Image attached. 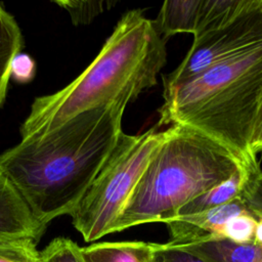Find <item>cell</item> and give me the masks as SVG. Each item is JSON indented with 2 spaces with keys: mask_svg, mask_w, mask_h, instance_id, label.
Listing matches in <instances>:
<instances>
[{
  "mask_svg": "<svg viewBox=\"0 0 262 262\" xmlns=\"http://www.w3.org/2000/svg\"><path fill=\"white\" fill-rule=\"evenodd\" d=\"M166 41L142 9L124 13L92 62L69 85L37 97L20 126L21 138L52 131L85 111L135 100L157 84Z\"/></svg>",
  "mask_w": 262,
  "mask_h": 262,
  "instance_id": "2",
  "label": "cell"
},
{
  "mask_svg": "<svg viewBox=\"0 0 262 262\" xmlns=\"http://www.w3.org/2000/svg\"><path fill=\"white\" fill-rule=\"evenodd\" d=\"M35 73V62L27 54L18 53L12 60L10 67V77L12 76L18 82L26 83L30 81Z\"/></svg>",
  "mask_w": 262,
  "mask_h": 262,
  "instance_id": "19",
  "label": "cell"
},
{
  "mask_svg": "<svg viewBox=\"0 0 262 262\" xmlns=\"http://www.w3.org/2000/svg\"><path fill=\"white\" fill-rule=\"evenodd\" d=\"M255 2L256 0H201L193 38L225 27Z\"/></svg>",
  "mask_w": 262,
  "mask_h": 262,
  "instance_id": "11",
  "label": "cell"
},
{
  "mask_svg": "<svg viewBox=\"0 0 262 262\" xmlns=\"http://www.w3.org/2000/svg\"><path fill=\"white\" fill-rule=\"evenodd\" d=\"M262 47V0L225 27L193 38L180 64L163 76L164 88L189 80L201 73Z\"/></svg>",
  "mask_w": 262,
  "mask_h": 262,
  "instance_id": "6",
  "label": "cell"
},
{
  "mask_svg": "<svg viewBox=\"0 0 262 262\" xmlns=\"http://www.w3.org/2000/svg\"><path fill=\"white\" fill-rule=\"evenodd\" d=\"M252 150L256 156L258 154H262V102L258 113V118L252 139Z\"/></svg>",
  "mask_w": 262,
  "mask_h": 262,
  "instance_id": "20",
  "label": "cell"
},
{
  "mask_svg": "<svg viewBox=\"0 0 262 262\" xmlns=\"http://www.w3.org/2000/svg\"><path fill=\"white\" fill-rule=\"evenodd\" d=\"M128 100L80 113L0 155V169L43 225L71 215L116 146Z\"/></svg>",
  "mask_w": 262,
  "mask_h": 262,
  "instance_id": "1",
  "label": "cell"
},
{
  "mask_svg": "<svg viewBox=\"0 0 262 262\" xmlns=\"http://www.w3.org/2000/svg\"><path fill=\"white\" fill-rule=\"evenodd\" d=\"M251 211L245 199H235L222 206L209 209L200 213L179 215L172 217L163 223L169 231L168 247H185L206 242L221 241V232L224 224L231 217Z\"/></svg>",
  "mask_w": 262,
  "mask_h": 262,
  "instance_id": "7",
  "label": "cell"
},
{
  "mask_svg": "<svg viewBox=\"0 0 262 262\" xmlns=\"http://www.w3.org/2000/svg\"><path fill=\"white\" fill-rule=\"evenodd\" d=\"M180 248L196 254L208 262H262V246L257 244L237 245L222 239Z\"/></svg>",
  "mask_w": 262,
  "mask_h": 262,
  "instance_id": "13",
  "label": "cell"
},
{
  "mask_svg": "<svg viewBox=\"0 0 262 262\" xmlns=\"http://www.w3.org/2000/svg\"><path fill=\"white\" fill-rule=\"evenodd\" d=\"M171 127V134L134 187L114 232L176 216L184 205L243 167L208 137L186 127Z\"/></svg>",
  "mask_w": 262,
  "mask_h": 262,
  "instance_id": "4",
  "label": "cell"
},
{
  "mask_svg": "<svg viewBox=\"0 0 262 262\" xmlns=\"http://www.w3.org/2000/svg\"><path fill=\"white\" fill-rule=\"evenodd\" d=\"M254 244L262 246V215L257 219V225L254 234Z\"/></svg>",
  "mask_w": 262,
  "mask_h": 262,
  "instance_id": "21",
  "label": "cell"
},
{
  "mask_svg": "<svg viewBox=\"0 0 262 262\" xmlns=\"http://www.w3.org/2000/svg\"><path fill=\"white\" fill-rule=\"evenodd\" d=\"M155 243L142 241L94 243L81 249L84 262H154Z\"/></svg>",
  "mask_w": 262,
  "mask_h": 262,
  "instance_id": "9",
  "label": "cell"
},
{
  "mask_svg": "<svg viewBox=\"0 0 262 262\" xmlns=\"http://www.w3.org/2000/svg\"><path fill=\"white\" fill-rule=\"evenodd\" d=\"M45 229L0 169V241L32 239L38 244Z\"/></svg>",
  "mask_w": 262,
  "mask_h": 262,
  "instance_id": "8",
  "label": "cell"
},
{
  "mask_svg": "<svg viewBox=\"0 0 262 262\" xmlns=\"http://www.w3.org/2000/svg\"><path fill=\"white\" fill-rule=\"evenodd\" d=\"M201 0H168L160 8L158 16L154 19L156 28L162 38L180 34L193 35L196 27Z\"/></svg>",
  "mask_w": 262,
  "mask_h": 262,
  "instance_id": "10",
  "label": "cell"
},
{
  "mask_svg": "<svg viewBox=\"0 0 262 262\" xmlns=\"http://www.w3.org/2000/svg\"><path fill=\"white\" fill-rule=\"evenodd\" d=\"M260 216H261V215H260Z\"/></svg>",
  "mask_w": 262,
  "mask_h": 262,
  "instance_id": "22",
  "label": "cell"
},
{
  "mask_svg": "<svg viewBox=\"0 0 262 262\" xmlns=\"http://www.w3.org/2000/svg\"><path fill=\"white\" fill-rule=\"evenodd\" d=\"M81 247L69 237L53 238L41 252L42 262H84Z\"/></svg>",
  "mask_w": 262,
  "mask_h": 262,
  "instance_id": "15",
  "label": "cell"
},
{
  "mask_svg": "<svg viewBox=\"0 0 262 262\" xmlns=\"http://www.w3.org/2000/svg\"><path fill=\"white\" fill-rule=\"evenodd\" d=\"M156 124L139 135L122 133L108 159L70 215L85 242L114 233L134 187L148 163L171 134Z\"/></svg>",
  "mask_w": 262,
  "mask_h": 262,
  "instance_id": "5",
  "label": "cell"
},
{
  "mask_svg": "<svg viewBox=\"0 0 262 262\" xmlns=\"http://www.w3.org/2000/svg\"><path fill=\"white\" fill-rule=\"evenodd\" d=\"M71 15L75 25H87L116 2L112 1H56Z\"/></svg>",
  "mask_w": 262,
  "mask_h": 262,
  "instance_id": "17",
  "label": "cell"
},
{
  "mask_svg": "<svg viewBox=\"0 0 262 262\" xmlns=\"http://www.w3.org/2000/svg\"><path fill=\"white\" fill-rule=\"evenodd\" d=\"M154 262H208L196 254L166 244H156L154 250Z\"/></svg>",
  "mask_w": 262,
  "mask_h": 262,
  "instance_id": "18",
  "label": "cell"
},
{
  "mask_svg": "<svg viewBox=\"0 0 262 262\" xmlns=\"http://www.w3.org/2000/svg\"><path fill=\"white\" fill-rule=\"evenodd\" d=\"M163 125L189 128L227 149L239 164L261 169L252 139L262 102V47L166 87Z\"/></svg>",
  "mask_w": 262,
  "mask_h": 262,
  "instance_id": "3",
  "label": "cell"
},
{
  "mask_svg": "<svg viewBox=\"0 0 262 262\" xmlns=\"http://www.w3.org/2000/svg\"><path fill=\"white\" fill-rule=\"evenodd\" d=\"M32 239L0 241V262H42Z\"/></svg>",
  "mask_w": 262,
  "mask_h": 262,
  "instance_id": "16",
  "label": "cell"
},
{
  "mask_svg": "<svg viewBox=\"0 0 262 262\" xmlns=\"http://www.w3.org/2000/svg\"><path fill=\"white\" fill-rule=\"evenodd\" d=\"M256 225L257 218L253 213L250 211L239 213L226 221L222 228L221 237L237 245L254 244Z\"/></svg>",
  "mask_w": 262,
  "mask_h": 262,
  "instance_id": "14",
  "label": "cell"
},
{
  "mask_svg": "<svg viewBox=\"0 0 262 262\" xmlns=\"http://www.w3.org/2000/svg\"><path fill=\"white\" fill-rule=\"evenodd\" d=\"M21 47L23 35L17 21L0 5V106L6 97L11 62Z\"/></svg>",
  "mask_w": 262,
  "mask_h": 262,
  "instance_id": "12",
  "label": "cell"
}]
</instances>
